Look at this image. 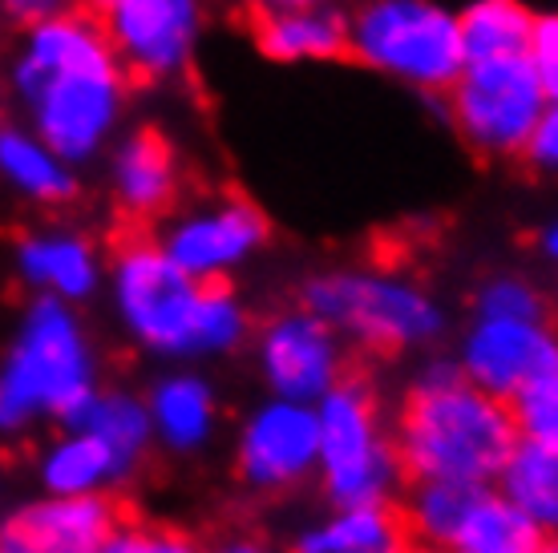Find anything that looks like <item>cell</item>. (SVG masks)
Masks as SVG:
<instances>
[{"mask_svg":"<svg viewBox=\"0 0 558 553\" xmlns=\"http://www.w3.org/2000/svg\"><path fill=\"white\" fill-rule=\"evenodd\" d=\"M207 553H279L271 541L255 538V533H227L215 545H207Z\"/></svg>","mask_w":558,"mask_h":553,"instance_id":"d6a6232c","label":"cell"},{"mask_svg":"<svg viewBox=\"0 0 558 553\" xmlns=\"http://www.w3.org/2000/svg\"><path fill=\"white\" fill-rule=\"evenodd\" d=\"M167 259L195 283H227L259 259L271 243V219L264 207L239 191H210L182 198L154 226Z\"/></svg>","mask_w":558,"mask_h":553,"instance_id":"9c48e42d","label":"cell"},{"mask_svg":"<svg viewBox=\"0 0 558 553\" xmlns=\"http://www.w3.org/2000/svg\"><path fill=\"white\" fill-rule=\"evenodd\" d=\"M106 299L118 332L162 364L227 360L252 344L255 316L227 283H195L150 231H130L106 255Z\"/></svg>","mask_w":558,"mask_h":553,"instance_id":"7a4b0ae2","label":"cell"},{"mask_svg":"<svg viewBox=\"0 0 558 553\" xmlns=\"http://www.w3.org/2000/svg\"><path fill=\"white\" fill-rule=\"evenodd\" d=\"M526 61H531L534 73H538L546 97H558V9H550V13H534Z\"/></svg>","mask_w":558,"mask_h":553,"instance_id":"f546056e","label":"cell"},{"mask_svg":"<svg viewBox=\"0 0 558 553\" xmlns=\"http://www.w3.org/2000/svg\"><path fill=\"white\" fill-rule=\"evenodd\" d=\"M142 401L150 416L154 448H162L170 457H198L219 437V425H223L219 392L210 384V376L191 364H174L154 376Z\"/></svg>","mask_w":558,"mask_h":553,"instance_id":"e0dca14e","label":"cell"},{"mask_svg":"<svg viewBox=\"0 0 558 553\" xmlns=\"http://www.w3.org/2000/svg\"><path fill=\"white\" fill-rule=\"evenodd\" d=\"M522 162L531 170H538V174H558V97L546 101V110L538 118V125H534L531 146L522 153Z\"/></svg>","mask_w":558,"mask_h":553,"instance_id":"4dcf8cb0","label":"cell"},{"mask_svg":"<svg viewBox=\"0 0 558 553\" xmlns=\"http://www.w3.org/2000/svg\"><path fill=\"white\" fill-rule=\"evenodd\" d=\"M101 388V356L82 307L28 299L0 352V437L70 425Z\"/></svg>","mask_w":558,"mask_h":553,"instance_id":"277c9868","label":"cell"},{"mask_svg":"<svg viewBox=\"0 0 558 553\" xmlns=\"http://www.w3.org/2000/svg\"><path fill=\"white\" fill-rule=\"evenodd\" d=\"M13 271L33 299L85 307L106 291V250L73 222H41L13 243Z\"/></svg>","mask_w":558,"mask_h":553,"instance_id":"9a60e30c","label":"cell"},{"mask_svg":"<svg viewBox=\"0 0 558 553\" xmlns=\"http://www.w3.org/2000/svg\"><path fill=\"white\" fill-rule=\"evenodd\" d=\"M477 319H550V299L531 275L494 271L474 291Z\"/></svg>","mask_w":558,"mask_h":553,"instance_id":"4316f807","label":"cell"},{"mask_svg":"<svg viewBox=\"0 0 558 553\" xmlns=\"http://www.w3.org/2000/svg\"><path fill=\"white\" fill-rule=\"evenodd\" d=\"M101 33L130 85H170L195 70L207 33L203 0H77Z\"/></svg>","mask_w":558,"mask_h":553,"instance_id":"30bf717a","label":"cell"},{"mask_svg":"<svg viewBox=\"0 0 558 553\" xmlns=\"http://www.w3.org/2000/svg\"><path fill=\"white\" fill-rule=\"evenodd\" d=\"M65 429L94 432L113 457H118V465H122L130 477H138L146 457H150V448H154L146 401H142V392L122 388V384H101L98 392L82 404V413L73 416Z\"/></svg>","mask_w":558,"mask_h":553,"instance_id":"7402d4cb","label":"cell"},{"mask_svg":"<svg viewBox=\"0 0 558 553\" xmlns=\"http://www.w3.org/2000/svg\"><path fill=\"white\" fill-rule=\"evenodd\" d=\"M534 28V9L522 0H470L458 9V33L470 61H502V57H526Z\"/></svg>","mask_w":558,"mask_h":553,"instance_id":"cb8c5ba5","label":"cell"},{"mask_svg":"<svg viewBox=\"0 0 558 553\" xmlns=\"http://www.w3.org/2000/svg\"><path fill=\"white\" fill-rule=\"evenodd\" d=\"M409 538L397 505H344L307 521L292 538V553H405Z\"/></svg>","mask_w":558,"mask_h":553,"instance_id":"44dd1931","label":"cell"},{"mask_svg":"<svg viewBox=\"0 0 558 553\" xmlns=\"http://www.w3.org/2000/svg\"><path fill=\"white\" fill-rule=\"evenodd\" d=\"M494 489L514 501L546 538H558V453L518 444Z\"/></svg>","mask_w":558,"mask_h":553,"instance_id":"484cf974","label":"cell"},{"mask_svg":"<svg viewBox=\"0 0 558 553\" xmlns=\"http://www.w3.org/2000/svg\"><path fill=\"white\" fill-rule=\"evenodd\" d=\"M130 472L85 429H61L37 457V484L49 497H113Z\"/></svg>","mask_w":558,"mask_h":553,"instance_id":"ffe728a7","label":"cell"},{"mask_svg":"<svg viewBox=\"0 0 558 553\" xmlns=\"http://www.w3.org/2000/svg\"><path fill=\"white\" fill-rule=\"evenodd\" d=\"M534 553H558V538H546L543 545H538V550Z\"/></svg>","mask_w":558,"mask_h":553,"instance_id":"d590c367","label":"cell"},{"mask_svg":"<svg viewBox=\"0 0 558 553\" xmlns=\"http://www.w3.org/2000/svg\"><path fill=\"white\" fill-rule=\"evenodd\" d=\"M252 360L267 396L295 404H320L349 376V344L304 304L279 307L255 319Z\"/></svg>","mask_w":558,"mask_h":553,"instance_id":"8fae6325","label":"cell"},{"mask_svg":"<svg viewBox=\"0 0 558 553\" xmlns=\"http://www.w3.org/2000/svg\"><path fill=\"white\" fill-rule=\"evenodd\" d=\"M300 4H336V9H344V0H255V9H300Z\"/></svg>","mask_w":558,"mask_h":553,"instance_id":"e575fe53","label":"cell"},{"mask_svg":"<svg viewBox=\"0 0 558 553\" xmlns=\"http://www.w3.org/2000/svg\"><path fill=\"white\" fill-rule=\"evenodd\" d=\"M182 167L179 146L158 125H130L106 153V191L113 210L134 226L167 219L182 202Z\"/></svg>","mask_w":558,"mask_h":553,"instance_id":"5bb4252c","label":"cell"},{"mask_svg":"<svg viewBox=\"0 0 558 553\" xmlns=\"http://www.w3.org/2000/svg\"><path fill=\"white\" fill-rule=\"evenodd\" d=\"M510 416H514L518 444H534V448L558 453V372L543 376L538 384L526 388L510 404Z\"/></svg>","mask_w":558,"mask_h":553,"instance_id":"f1b7e54d","label":"cell"},{"mask_svg":"<svg viewBox=\"0 0 558 553\" xmlns=\"http://www.w3.org/2000/svg\"><path fill=\"white\" fill-rule=\"evenodd\" d=\"M349 57L377 77L441 101L465 70L458 9L441 0H356L349 9Z\"/></svg>","mask_w":558,"mask_h":553,"instance_id":"8992f818","label":"cell"},{"mask_svg":"<svg viewBox=\"0 0 558 553\" xmlns=\"http://www.w3.org/2000/svg\"><path fill=\"white\" fill-rule=\"evenodd\" d=\"M0 186L28 207L61 210L77 202L82 174L57 150H49L25 122L0 118Z\"/></svg>","mask_w":558,"mask_h":553,"instance_id":"d6986e66","label":"cell"},{"mask_svg":"<svg viewBox=\"0 0 558 553\" xmlns=\"http://www.w3.org/2000/svg\"><path fill=\"white\" fill-rule=\"evenodd\" d=\"M126 513L113 497H41L25 501L0 521L4 553H98Z\"/></svg>","mask_w":558,"mask_h":553,"instance_id":"2e32d148","label":"cell"},{"mask_svg":"<svg viewBox=\"0 0 558 553\" xmlns=\"http://www.w3.org/2000/svg\"><path fill=\"white\" fill-rule=\"evenodd\" d=\"M70 9H77V0H0L4 25L21 28V33L45 25V21H53L61 13H70Z\"/></svg>","mask_w":558,"mask_h":553,"instance_id":"1f68e13d","label":"cell"},{"mask_svg":"<svg viewBox=\"0 0 558 553\" xmlns=\"http://www.w3.org/2000/svg\"><path fill=\"white\" fill-rule=\"evenodd\" d=\"M543 541V529L534 526L506 493L489 484V489H477L474 505H470L446 553H534Z\"/></svg>","mask_w":558,"mask_h":553,"instance_id":"603a6c76","label":"cell"},{"mask_svg":"<svg viewBox=\"0 0 558 553\" xmlns=\"http://www.w3.org/2000/svg\"><path fill=\"white\" fill-rule=\"evenodd\" d=\"M405 553H446V550H425V545H409Z\"/></svg>","mask_w":558,"mask_h":553,"instance_id":"8d00e7d4","label":"cell"},{"mask_svg":"<svg viewBox=\"0 0 558 553\" xmlns=\"http://www.w3.org/2000/svg\"><path fill=\"white\" fill-rule=\"evenodd\" d=\"M9 89L25 125L70 167H94L126 134L130 77L113 57L98 16L70 9L21 33L9 61Z\"/></svg>","mask_w":558,"mask_h":553,"instance_id":"6da1fadb","label":"cell"},{"mask_svg":"<svg viewBox=\"0 0 558 553\" xmlns=\"http://www.w3.org/2000/svg\"><path fill=\"white\" fill-rule=\"evenodd\" d=\"M300 304L332 328L349 352L409 356L446 340L449 311L429 283L401 267H328L300 283Z\"/></svg>","mask_w":558,"mask_h":553,"instance_id":"5b68a950","label":"cell"},{"mask_svg":"<svg viewBox=\"0 0 558 553\" xmlns=\"http://www.w3.org/2000/svg\"><path fill=\"white\" fill-rule=\"evenodd\" d=\"M458 372L494 401L514 404L543 376L558 372L555 319H470L453 347Z\"/></svg>","mask_w":558,"mask_h":553,"instance_id":"4fadbf2b","label":"cell"},{"mask_svg":"<svg viewBox=\"0 0 558 553\" xmlns=\"http://www.w3.org/2000/svg\"><path fill=\"white\" fill-rule=\"evenodd\" d=\"M320 457V425L316 404H295L264 396L239 420L235 472L252 493H292L307 477H316Z\"/></svg>","mask_w":558,"mask_h":553,"instance_id":"7c38bea8","label":"cell"},{"mask_svg":"<svg viewBox=\"0 0 558 553\" xmlns=\"http://www.w3.org/2000/svg\"><path fill=\"white\" fill-rule=\"evenodd\" d=\"M392 448L405 481L489 489L518 448V429L510 404L470 384L453 356H425L392 420Z\"/></svg>","mask_w":558,"mask_h":553,"instance_id":"3957f363","label":"cell"},{"mask_svg":"<svg viewBox=\"0 0 558 553\" xmlns=\"http://www.w3.org/2000/svg\"><path fill=\"white\" fill-rule=\"evenodd\" d=\"M546 89L526 57L470 61L441 97L449 130L470 153L486 162L522 158L546 110Z\"/></svg>","mask_w":558,"mask_h":553,"instance_id":"ba28073f","label":"cell"},{"mask_svg":"<svg viewBox=\"0 0 558 553\" xmlns=\"http://www.w3.org/2000/svg\"><path fill=\"white\" fill-rule=\"evenodd\" d=\"M98 553H207V545L182 526L150 521V517H122Z\"/></svg>","mask_w":558,"mask_h":553,"instance_id":"83f0119b","label":"cell"},{"mask_svg":"<svg viewBox=\"0 0 558 553\" xmlns=\"http://www.w3.org/2000/svg\"><path fill=\"white\" fill-rule=\"evenodd\" d=\"M477 489L449 481H405L401 489V526H405L409 545L425 550H449V541L465 521V513L474 505Z\"/></svg>","mask_w":558,"mask_h":553,"instance_id":"d4e9b609","label":"cell"},{"mask_svg":"<svg viewBox=\"0 0 558 553\" xmlns=\"http://www.w3.org/2000/svg\"><path fill=\"white\" fill-rule=\"evenodd\" d=\"M320 457L316 481L332 509L344 505H392L405 489V472L392 448V420L380 408L377 388L364 376H344L316 404Z\"/></svg>","mask_w":558,"mask_h":553,"instance_id":"52a82bcc","label":"cell"},{"mask_svg":"<svg viewBox=\"0 0 558 553\" xmlns=\"http://www.w3.org/2000/svg\"><path fill=\"white\" fill-rule=\"evenodd\" d=\"M534 250H538V259H543L546 267L558 271V214H550V219L534 231Z\"/></svg>","mask_w":558,"mask_h":553,"instance_id":"836d02e7","label":"cell"},{"mask_svg":"<svg viewBox=\"0 0 558 553\" xmlns=\"http://www.w3.org/2000/svg\"><path fill=\"white\" fill-rule=\"evenodd\" d=\"M252 41L276 65H328L349 57V9L336 4L255 9Z\"/></svg>","mask_w":558,"mask_h":553,"instance_id":"ac0fdd59","label":"cell"}]
</instances>
